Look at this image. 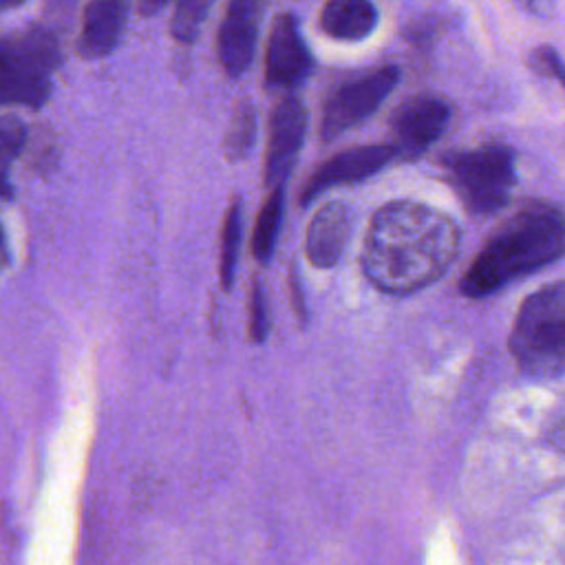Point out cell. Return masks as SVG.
<instances>
[{"instance_id":"cell-1","label":"cell","mask_w":565,"mask_h":565,"mask_svg":"<svg viewBox=\"0 0 565 565\" xmlns=\"http://www.w3.org/2000/svg\"><path fill=\"white\" fill-rule=\"evenodd\" d=\"M461 247L459 225L422 201H388L366 225L360 265L366 280L393 296L415 294L437 282Z\"/></svg>"},{"instance_id":"cell-2","label":"cell","mask_w":565,"mask_h":565,"mask_svg":"<svg viewBox=\"0 0 565 565\" xmlns=\"http://www.w3.org/2000/svg\"><path fill=\"white\" fill-rule=\"evenodd\" d=\"M563 254L565 210L547 201H527L490 232L461 274L459 291L468 298L492 296Z\"/></svg>"},{"instance_id":"cell-3","label":"cell","mask_w":565,"mask_h":565,"mask_svg":"<svg viewBox=\"0 0 565 565\" xmlns=\"http://www.w3.org/2000/svg\"><path fill=\"white\" fill-rule=\"evenodd\" d=\"M508 349L519 371L534 380L565 373V280L539 287L519 305Z\"/></svg>"},{"instance_id":"cell-4","label":"cell","mask_w":565,"mask_h":565,"mask_svg":"<svg viewBox=\"0 0 565 565\" xmlns=\"http://www.w3.org/2000/svg\"><path fill=\"white\" fill-rule=\"evenodd\" d=\"M441 166L463 207L477 216L499 212L516 185V152L501 141L450 152Z\"/></svg>"},{"instance_id":"cell-5","label":"cell","mask_w":565,"mask_h":565,"mask_svg":"<svg viewBox=\"0 0 565 565\" xmlns=\"http://www.w3.org/2000/svg\"><path fill=\"white\" fill-rule=\"evenodd\" d=\"M55 64L57 46L46 31L0 38V106H42L51 95L49 73Z\"/></svg>"},{"instance_id":"cell-6","label":"cell","mask_w":565,"mask_h":565,"mask_svg":"<svg viewBox=\"0 0 565 565\" xmlns=\"http://www.w3.org/2000/svg\"><path fill=\"white\" fill-rule=\"evenodd\" d=\"M399 68L388 64L342 82L322 104L320 137L331 141L366 121L399 84Z\"/></svg>"},{"instance_id":"cell-7","label":"cell","mask_w":565,"mask_h":565,"mask_svg":"<svg viewBox=\"0 0 565 565\" xmlns=\"http://www.w3.org/2000/svg\"><path fill=\"white\" fill-rule=\"evenodd\" d=\"M452 119L450 104L435 93H417L406 97L391 115V146L395 157L415 161L448 128Z\"/></svg>"},{"instance_id":"cell-8","label":"cell","mask_w":565,"mask_h":565,"mask_svg":"<svg viewBox=\"0 0 565 565\" xmlns=\"http://www.w3.org/2000/svg\"><path fill=\"white\" fill-rule=\"evenodd\" d=\"M307 108L305 102L289 93L282 95L269 115L267 124V143H265V163L263 181L269 190L285 188L307 135Z\"/></svg>"},{"instance_id":"cell-9","label":"cell","mask_w":565,"mask_h":565,"mask_svg":"<svg viewBox=\"0 0 565 565\" xmlns=\"http://www.w3.org/2000/svg\"><path fill=\"white\" fill-rule=\"evenodd\" d=\"M395 157V150L391 143H364V146H353L347 148L327 161H322L311 177L305 181L300 190V205L311 203L320 194H324L331 188L338 185H349L364 181L373 177L375 172L384 170Z\"/></svg>"},{"instance_id":"cell-10","label":"cell","mask_w":565,"mask_h":565,"mask_svg":"<svg viewBox=\"0 0 565 565\" xmlns=\"http://www.w3.org/2000/svg\"><path fill=\"white\" fill-rule=\"evenodd\" d=\"M267 2L269 0H227L216 33V53L230 77H241L252 66Z\"/></svg>"},{"instance_id":"cell-11","label":"cell","mask_w":565,"mask_h":565,"mask_svg":"<svg viewBox=\"0 0 565 565\" xmlns=\"http://www.w3.org/2000/svg\"><path fill=\"white\" fill-rule=\"evenodd\" d=\"M313 71V55L305 44L298 20L278 13L265 44V79L271 86L294 88Z\"/></svg>"},{"instance_id":"cell-12","label":"cell","mask_w":565,"mask_h":565,"mask_svg":"<svg viewBox=\"0 0 565 565\" xmlns=\"http://www.w3.org/2000/svg\"><path fill=\"white\" fill-rule=\"evenodd\" d=\"M353 230L351 207L342 201L322 203L307 227L305 254L307 260L318 269L335 267L349 245Z\"/></svg>"},{"instance_id":"cell-13","label":"cell","mask_w":565,"mask_h":565,"mask_svg":"<svg viewBox=\"0 0 565 565\" xmlns=\"http://www.w3.org/2000/svg\"><path fill=\"white\" fill-rule=\"evenodd\" d=\"M128 20V0H88L75 51L84 60H99L115 51Z\"/></svg>"},{"instance_id":"cell-14","label":"cell","mask_w":565,"mask_h":565,"mask_svg":"<svg viewBox=\"0 0 565 565\" xmlns=\"http://www.w3.org/2000/svg\"><path fill=\"white\" fill-rule=\"evenodd\" d=\"M377 20V7L371 0H327L320 9L318 26L333 40L358 42L375 31Z\"/></svg>"},{"instance_id":"cell-15","label":"cell","mask_w":565,"mask_h":565,"mask_svg":"<svg viewBox=\"0 0 565 565\" xmlns=\"http://www.w3.org/2000/svg\"><path fill=\"white\" fill-rule=\"evenodd\" d=\"M285 212V188L269 190L265 203L258 210L252 232V254L258 263H267L276 249V241L282 225Z\"/></svg>"},{"instance_id":"cell-16","label":"cell","mask_w":565,"mask_h":565,"mask_svg":"<svg viewBox=\"0 0 565 565\" xmlns=\"http://www.w3.org/2000/svg\"><path fill=\"white\" fill-rule=\"evenodd\" d=\"M256 132H258V113L256 106L249 99H238L230 124L227 132L223 137V154L230 163H238L249 157L254 143H256Z\"/></svg>"},{"instance_id":"cell-17","label":"cell","mask_w":565,"mask_h":565,"mask_svg":"<svg viewBox=\"0 0 565 565\" xmlns=\"http://www.w3.org/2000/svg\"><path fill=\"white\" fill-rule=\"evenodd\" d=\"M241 238H243V203L238 196L232 199V203L225 210L223 216V230H221V249H218V280L223 291H230L234 285V274L238 265V252H241Z\"/></svg>"},{"instance_id":"cell-18","label":"cell","mask_w":565,"mask_h":565,"mask_svg":"<svg viewBox=\"0 0 565 565\" xmlns=\"http://www.w3.org/2000/svg\"><path fill=\"white\" fill-rule=\"evenodd\" d=\"M214 0H177L172 20H170V33L174 40L190 44L199 38L201 26L212 9Z\"/></svg>"},{"instance_id":"cell-19","label":"cell","mask_w":565,"mask_h":565,"mask_svg":"<svg viewBox=\"0 0 565 565\" xmlns=\"http://www.w3.org/2000/svg\"><path fill=\"white\" fill-rule=\"evenodd\" d=\"M247 333L249 340L260 344L265 342L269 333V311H267V298L263 291V285L258 280H252L249 287V300H247Z\"/></svg>"},{"instance_id":"cell-20","label":"cell","mask_w":565,"mask_h":565,"mask_svg":"<svg viewBox=\"0 0 565 565\" xmlns=\"http://www.w3.org/2000/svg\"><path fill=\"white\" fill-rule=\"evenodd\" d=\"M26 143V126L13 115H0V163L13 161Z\"/></svg>"},{"instance_id":"cell-21","label":"cell","mask_w":565,"mask_h":565,"mask_svg":"<svg viewBox=\"0 0 565 565\" xmlns=\"http://www.w3.org/2000/svg\"><path fill=\"white\" fill-rule=\"evenodd\" d=\"M527 64L532 66V71L536 75L556 79L565 90V62L561 60L556 49H552L550 44H541V46L532 49V53L527 57Z\"/></svg>"},{"instance_id":"cell-22","label":"cell","mask_w":565,"mask_h":565,"mask_svg":"<svg viewBox=\"0 0 565 565\" xmlns=\"http://www.w3.org/2000/svg\"><path fill=\"white\" fill-rule=\"evenodd\" d=\"M289 300H291V307L300 320V324H305L307 320V309H305V296H302V285H300V278H298V271L296 269H289Z\"/></svg>"},{"instance_id":"cell-23","label":"cell","mask_w":565,"mask_h":565,"mask_svg":"<svg viewBox=\"0 0 565 565\" xmlns=\"http://www.w3.org/2000/svg\"><path fill=\"white\" fill-rule=\"evenodd\" d=\"M168 4V0H139V11L143 15H154L157 11H161Z\"/></svg>"},{"instance_id":"cell-24","label":"cell","mask_w":565,"mask_h":565,"mask_svg":"<svg viewBox=\"0 0 565 565\" xmlns=\"http://www.w3.org/2000/svg\"><path fill=\"white\" fill-rule=\"evenodd\" d=\"M7 265H9V245H7L4 230L0 225V274L7 269Z\"/></svg>"},{"instance_id":"cell-25","label":"cell","mask_w":565,"mask_h":565,"mask_svg":"<svg viewBox=\"0 0 565 565\" xmlns=\"http://www.w3.org/2000/svg\"><path fill=\"white\" fill-rule=\"evenodd\" d=\"M11 196V181L7 177V172L0 168V199Z\"/></svg>"},{"instance_id":"cell-26","label":"cell","mask_w":565,"mask_h":565,"mask_svg":"<svg viewBox=\"0 0 565 565\" xmlns=\"http://www.w3.org/2000/svg\"><path fill=\"white\" fill-rule=\"evenodd\" d=\"M26 0H0V11H7V9H13V7H20L24 4Z\"/></svg>"},{"instance_id":"cell-27","label":"cell","mask_w":565,"mask_h":565,"mask_svg":"<svg viewBox=\"0 0 565 565\" xmlns=\"http://www.w3.org/2000/svg\"><path fill=\"white\" fill-rule=\"evenodd\" d=\"M530 2H532V0H530Z\"/></svg>"}]
</instances>
